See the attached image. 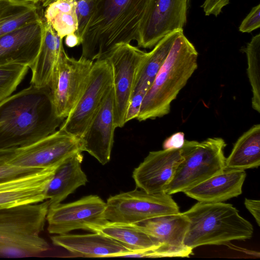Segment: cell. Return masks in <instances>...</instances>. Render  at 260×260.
Returning a JSON list of instances; mask_svg holds the SVG:
<instances>
[{"instance_id":"1","label":"cell","mask_w":260,"mask_h":260,"mask_svg":"<svg viewBox=\"0 0 260 260\" xmlns=\"http://www.w3.org/2000/svg\"><path fill=\"white\" fill-rule=\"evenodd\" d=\"M64 120L56 114L50 88L30 84L0 102V149L31 144L55 132Z\"/></svg>"},{"instance_id":"2","label":"cell","mask_w":260,"mask_h":260,"mask_svg":"<svg viewBox=\"0 0 260 260\" xmlns=\"http://www.w3.org/2000/svg\"><path fill=\"white\" fill-rule=\"evenodd\" d=\"M150 0H95L82 38L81 56L103 58L121 43L138 41Z\"/></svg>"},{"instance_id":"3","label":"cell","mask_w":260,"mask_h":260,"mask_svg":"<svg viewBox=\"0 0 260 260\" xmlns=\"http://www.w3.org/2000/svg\"><path fill=\"white\" fill-rule=\"evenodd\" d=\"M198 56L195 47L182 32L146 93L138 120L154 119L170 112L171 103L197 69Z\"/></svg>"},{"instance_id":"4","label":"cell","mask_w":260,"mask_h":260,"mask_svg":"<svg viewBox=\"0 0 260 260\" xmlns=\"http://www.w3.org/2000/svg\"><path fill=\"white\" fill-rule=\"evenodd\" d=\"M189 220L184 245L192 249L251 238L253 228L232 205L198 202L183 212Z\"/></svg>"},{"instance_id":"5","label":"cell","mask_w":260,"mask_h":260,"mask_svg":"<svg viewBox=\"0 0 260 260\" xmlns=\"http://www.w3.org/2000/svg\"><path fill=\"white\" fill-rule=\"evenodd\" d=\"M49 201L0 209V256L19 258L47 251L48 242L41 236Z\"/></svg>"},{"instance_id":"6","label":"cell","mask_w":260,"mask_h":260,"mask_svg":"<svg viewBox=\"0 0 260 260\" xmlns=\"http://www.w3.org/2000/svg\"><path fill=\"white\" fill-rule=\"evenodd\" d=\"M226 146L221 138H209L202 142L185 140L181 148L184 157L165 190L172 195L185 192L221 172L225 168Z\"/></svg>"},{"instance_id":"7","label":"cell","mask_w":260,"mask_h":260,"mask_svg":"<svg viewBox=\"0 0 260 260\" xmlns=\"http://www.w3.org/2000/svg\"><path fill=\"white\" fill-rule=\"evenodd\" d=\"M106 203L105 219L131 224L149 218L180 213L171 195L166 192L149 193L135 189L110 197Z\"/></svg>"},{"instance_id":"8","label":"cell","mask_w":260,"mask_h":260,"mask_svg":"<svg viewBox=\"0 0 260 260\" xmlns=\"http://www.w3.org/2000/svg\"><path fill=\"white\" fill-rule=\"evenodd\" d=\"M113 85L110 62L105 58L93 62L89 80L80 99L59 129L81 138L101 108Z\"/></svg>"},{"instance_id":"9","label":"cell","mask_w":260,"mask_h":260,"mask_svg":"<svg viewBox=\"0 0 260 260\" xmlns=\"http://www.w3.org/2000/svg\"><path fill=\"white\" fill-rule=\"evenodd\" d=\"M93 61L81 56L70 57L64 51L49 87L57 115L65 119L75 107L88 83Z\"/></svg>"},{"instance_id":"10","label":"cell","mask_w":260,"mask_h":260,"mask_svg":"<svg viewBox=\"0 0 260 260\" xmlns=\"http://www.w3.org/2000/svg\"><path fill=\"white\" fill-rule=\"evenodd\" d=\"M147 53L131 43H121L103 58L110 62L112 68L114 122L116 128L122 127L126 123V113L133 92L136 74Z\"/></svg>"},{"instance_id":"11","label":"cell","mask_w":260,"mask_h":260,"mask_svg":"<svg viewBox=\"0 0 260 260\" xmlns=\"http://www.w3.org/2000/svg\"><path fill=\"white\" fill-rule=\"evenodd\" d=\"M106 203L96 195H89L67 204L49 207L46 221L50 234L61 235L82 229L93 232L108 221Z\"/></svg>"},{"instance_id":"12","label":"cell","mask_w":260,"mask_h":260,"mask_svg":"<svg viewBox=\"0 0 260 260\" xmlns=\"http://www.w3.org/2000/svg\"><path fill=\"white\" fill-rule=\"evenodd\" d=\"M79 152H82L80 139L59 129L31 144L16 148L7 162L45 168L58 166Z\"/></svg>"},{"instance_id":"13","label":"cell","mask_w":260,"mask_h":260,"mask_svg":"<svg viewBox=\"0 0 260 260\" xmlns=\"http://www.w3.org/2000/svg\"><path fill=\"white\" fill-rule=\"evenodd\" d=\"M131 224L160 245L144 251V257H185L192 254L193 249L183 243L189 225V220L183 213L159 216Z\"/></svg>"},{"instance_id":"14","label":"cell","mask_w":260,"mask_h":260,"mask_svg":"<svg viewBox=\"0 0 260 260\" xmlns=\"http://www.w3.org/2000/svg\"><path fill=\"white\" fill-rule=\"evenodd\" d=\"M190 0H150L138 40V47L152 48L171 32L183 29Z\"/></svg>"},{"instance_id":"15","label":"cell","mask_w":260,"mask_h":260,"mask_svg":"<svg viewBox=\"0 0 260 260\" xmlns=\"http://www.w3.org/2000/svg\"><path fill=\"white\" fill-rule=\"evenodd\" d=\"M183 159L181 148L149 152L133 171L136 186L149 193L165 192Z\"/></svg>"},{"instance_id":"16","label":"cell","mask_w":260,"mask_h":260,"mask_svg":"<svg viewBox=\"0 0 260 260\" xmlns=\"http://www.w3.org/2000/svg\"><path fill=\"white\" fill-rule=\"evenodd\" d=\"M58 166L1 180L0 209L47 200V187Z\"/></svg>"},{"instance_id":"17","label":"cell","mask_w":260,"mask_h":260,"mask_svg":"<svg viewBox=\"0 0 260 260\" xmlns=\"http://www.w3.org/2000/svg\"><path fill=\"white\" fill-rule=\"evenodd\" d=\"M44 32V19L25 25L0 37V66L29 67L40 49Z\"/></svg>"},{"instance_id":"18","label":"cell","mask_w":260,"mask_h":260,"mask_svg":"<svg viewBox=\"0 0 260 260\" xmlns=\"http://www.w3.org/2000/svg\"><path fill=\"white\" fill-rule=\"evenodd\" d=\"M115 128L113 87L84 134L80 138L81 150L87 152L102 165L106 164L110 159Z\"/></svg>"},{"instance_id":"19","label":"cell","mask_w":260,"mask_h":260,"mask_svg":"<svg viewBox=\"0 0 260 260\" xmlns=\"http://www.w3.org/2000/svg\"><path fill=\"white\" fill-rule=\"evenodd\" d=\"M50 239L55 245L61 247L77 256L123 257L133 252L117 241L99 232L55 235Z\"/></svg>"},{"instance_id":"20","label":"cell","mask_w":260,"mask_h":260,"mask_svg":"<svg viewBox=\"0 0 260 260\" xmlns=\"http://www.w3.org/2000/svg\"><path fill=\"white\" fill-rule=\"evenodd\" d=\"M246 177L245 170L224 168L184 193L198 202H224L242 193Z\"/></svg>"},{"instance_id":"21","label":"cell","mask_w":260,"mask_h":260,"mask_svg":"<svg viewBox=\"0 0 260 260\" xmlns=\"http://www.w3.org/2000/svg\"><path fill=\"white\" fill-rule=\"evenodd\" d=\"M82 152L69 157L56 168L47 187L49 206L60 203L77 188L86 185L87 177L81 169Z\"/></svg>"},{"instance_id":"22","label":"cell","mask_w":260,"mask_h":260,"mask_svg":"<svg viewBox=\"0 0 260 260\" xmlns=\"http://www.w3.org/2000/svg\"><path fill=\"white\" fill-rule=\"evenodd\" d=\"M62 41L63 39L44 19L42 44L35 61L29 68L31 72L30 84L49 87L55 69L65 51Z\"/></svg>"},{"instance_id":"23","label":"cell","mask_w":260,"mask_h":260,"mask_svg":"<svg viewBox=\"0 0 260 260\" xmlns=\"http://www.w3.org/2000/svg\"><path fill=\"white\" fill-rule=\"evenodd\" d=\"M183 31V29H178L171 32L147 53L138 70L133 92L138 90H144L147 92L166 60L175 40Z\"/></svg>"},{"instance_id":"24","label":"cell","mask_w":260,"mask_h":260,"mask_svg":"<svg viewBox=\"0 0 260 260\" xmlns=\"http://www.w3.org/2000/svg\"><path fill=\"white\" fill-rule=\"evenodd\" d=\"M260 165V124L252 126L235 143L225 168L245 170Z\"/></svg>"},{"instance_id":"25","label":"cell","mask_w":260,"mask_h":260,"mask_svg":"<svg viewBox=\"0 0 260 260\" xmlns=\"http://www.w3.org/2000/svg\"><path fill=\"white\" fill-rule=\"evenodd\" d=\"M99 232L117 241L133 252H143L160 246L146 233L132 225L107 221L97 227Z\"/></svg>"},{"instance_id":"26","label":"cell","mask_w":260,"mask_h":260,"mask_svg":"<svg viewBox=\"0 0 260 260\" xmlns=\"http://www.w3.org/2000/svg\"><path fill=\"white\" fill-rule=\"evenodd\" d=\"M76 3L74 0H58L46 7L44 18L63 39L78 28Z\"/></svg>"},{"instance_id":"27","label":"cell","mask_w":260,"mask_h":260,"mask_svg":"<svg viewBox=\"0 0 260 260\" xmlns=\"http://www.w3.org/2000/svg\"><path fill=\"white\" fill-rule=\"evenodd\" d=\"M247 60V73L252 90V107L260 112V34L253 36L245 47Z\"/></svg>"},{"instance_id":"28","label":"cell","mask_w":260,"mask_h":260,"mask_svg":"<svg viewBox=\"0 0 260 260\" xmlns=\"http://www.w3.org/2000/svg\"><path fill=\"white\" fill-rule=\"evenodd\" d=\"M28 69V66L20 64L0 66V102L12 95Z\"/></svg>"},{"instance_id":"29","label":"cell","mask_w":260,"mask_h":260,"mask_svg":"<svg viewBox=\"0 0 260 260\" xmlns=\"http://www.w3.org/2000/svg\"><path fill=\"white\" fill-rule=\"evenodd\" d=\"M43 9L36 6L21 13L11 15L0 19V37L25 25L41 19Z\"/></svg>"},{"instance_id":"30","label":"cell","mask_w":260,"mask_h":260,"mask_svg":"<svg viewBox=\"0 0 260 260\" xmlns=\"http://www.w3.org/2000/svg\"><path fill=\"white\" fill-rule=\"evenodd\" d=\"M76 3L78 28L75 32L82 40L93 13L95 0H74ZM82 43V42H81Z\"/></svg>"},{"instance_id":"31","label":"cell","mask_w":260,"mask_h":260,"mask_svg":"<svg viewBox=\"0 0 260 260\" xmlns=\"http://www.w3.org/2000/svg\"><path fill=\"white\" fill-rule=\"evenodd\" d=\"M42 168L20 167L10 165L7 160L0 161V181L38 171Z\"/></svg>"},{"instance_id":"32","label":"cell","mask_w":260,"mask_h":260,"mask_svg":"<svg viewBox=\"0 0 260 260\" xmlns=\"http://www.w3.org/2000/svg\"><path fill=\"white\" fill-rule=\"evenodd\" d=\"M260 27V4L253 7L242 21L239 30L242 32L250 33Z\"/></svg>"},{"instance_id":"33","label":"cell","mask_w":260,"mask_h":260,"mask_svg":"<svg viewBox=\"0 0 260 260\" xmlns=\"http://www.w3.org/2000/svg\"><path fill=\"white\" fill-rule=\"evenodd\" d=\"M146 93L147 91L144 90H138L133 92L126 113V123L132 119H137Z\"/></svg>"},{"instance_id":"34","label":"cell","mask_w":260,"mask_h":260,"mask_svg":"<svg viewBox=\"0 0 260 260\" xmlns=\"http://www.w3.org/2000/svg\"><path fill=\"white\" fill-rule=\"evenodd\" d=\"M230 0H205L201 6L206 16L213 15L217 16L222 9L228 5Z\"/></svg>"},{"instance_id":"35","label":"cell","mask_w":260,"mask_h":260,"mask_svg":"<svg viewBox=\"0 0 260 260\" xmlns=\"http://www.w3.org/2000/svg\"><path fill=\"white\" fill-rule=\"evenodd\" d=\"M185 140L183 132L176 133L164 141L162 148L165 150L180 149L183 146Z\"/></svg>"},{"instance_id":"36","label":"cell","mask_w":260,"mask_h":260,"mask_svg":"<svg viewBox=\"0 0 260 260\" xmlns=\"http://www.w3.org/2000/svg\"><path fill=\"white\" fill-rule=\"evenodd\" d=\"M244 205L254 218L257 224L260 223V201L259 200L245 199Z\"/></svg>"},{"instance_id":"37","label":"cell","mask_w":260,"mask_h":260,"mask_svg":"<svg viewBox=\"0 0 260 260\" xmlns=\"http://www.w3.org/2000/svg\"><path fill=\"white\" fill-rule=\"evenodd\" d=\"M64 42L68 47L72 48L81 45L82 40L75 33H72L65 37Z\"/></svg>"},{"instance_id":"38","label":"cell","mask_w":260,"mask_h":260,"mask_svg":"<svg viewBox=\"0 0 260 260\" xmlns=\"http://www.w3.org/2000/svg\"><path fill=\"white\" fill-rule=\"evenodd\" d=\"M15 149H0V161L7 160Z\"/></svg>"},{"instance_id":"39","label":"cell","mask_w":260,"mask_h":260,"mask_svg":"<svg viewBox=\"0 0 260 260\" xmlns=\"http://www.w3.org/2000/svg\"><path fill=\"white\" fill-rule=\"evenodd\" d=\"M57 1L58 0H36L35 5L39 8L43 9Z\"/></svg>"},{"instance_id":"40","label":"cell","mask_w":260,"mask_h":260,"mask_svg":"<svg viewBox=\"0 0 260 260\" xmlns=\"http://www.w3.org/2000/svg\"><path fill=\"white\" fill-rule=\"evenodd\" d=\"M15 3H22V4H35L36 0H9Z\"/></svg>"}]
</instances>
